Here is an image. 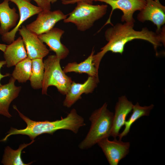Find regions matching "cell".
<instances>
[{"label":"cell","mask_w":165,"mask_h":165,"mask_svg":"<svg viewBox=\"0 0 165 165\" xmlns=\"http://www.w3.org/2000/svg\"><path fill=\"white\" fill-rule=\"evenodd\" d=\"M134 25L125 22L117 23L106 31L105 36L108 43L93 56V62L98 71L101 61L107 52L122 54L126 44L135 39H143L151 43L157 55V47L161 45V43L165 44V30L160 34L149 31L146 28L138 31L134 29Z\"/></svg>","instance_id":"cell-1"},{"label":"cell","mask_w":165,"mask_h":165,"mask_svg":"<svg viewBox=\"0 0 165 165\" xmlns=\"http://www.w3.org/2000/svg\"><path fill=\"white\" fill-rule=\"evenodd\" d=\"M13 108L18 112L20 117L27 124L26 127L17 129L11 127L7 134L0 141H6L8 138L13 135L22 134L28 136L31 140L37 136L44 133L52 134L59 130H67L77 134L79 129L86 125L83 118L78 115L76 110L73 108L64 118L54 121H36L32 120L20 112L15 105Z\"/></svg>","instance_id":"cell-2"},{"label":"cell","mask_w":165,"mask_h":165,"mask_svg":"<svg viewBox=\"0 0 165 165\" xmlns=\"http://www.w3.org/2000/svg\"><path fill=\"white\" fill-rule=\"evenodd\" d=\"M107 106L108 104L105 103L91 114L89 117L91 126L86 137L79 145L80 149L89 148L100 140L111 136L114 113L109 111Z\"/></svg>","instance_id":"cell-3"},{"label":"cell","mask_w":165,"mask_h":165,"mask_svg":"<svg viewBox=\"0 0 165 165\" xmlns=\"http://www.w3.org/2000/svg\"><path fill=\"white\" fill-rule=\"evenodd\" d=\"M77 3L75 9L63 21L65 23L74 24L78 30L81 31L90 28L95 22L103 17L108 8L107 5H94L83 2Z\"/></svg>","instance_id":"cell-4"},{"label":"cell","mask_w":165,"mask_h":165,"mask_svg":"<svg viewBox=\"0 0 165 165\" xmlns=\"http://www.w3.org/2000/svg\"><path fill=\"white\" fill-rule=\"evenodd\" d=\"M61 60L55 55H49L43 61L44 66V75L42 93L47 95L49 86H55L58 91L63 95L68 92L73 81L62 69Z\"/></svg>","instance_id":"cell-5"},{"label":"cell","mask_w":165,"mask_h":165,"mask_svg":"<svg viewBox=\"0 0 165 165\" xmlns=\"http://www.w3.org/2000/svg\"><path fill=\"white\" fill-rule=\"evenodd\" d=\"M94 1L104 2L110 5L112 8L108 20L99 31L107 24H110L113 25L111 22V18L113 11L116 9H119L123 12L121 18L122 22L134 24L135 20L133 17L134 13L137 10H141L146 4L145 0H94Z\"/></svg>","instance_id":"cell-6"},{"label":"cell","mask_w":165,"mask_h":165,"mask_svg":"<svg viewBox=\"0 0 165 165\" xmlns=\"http://www.w3.org/2000/svg\"><path fill=\"white\" fill-rule=\"evenodd\" d=\"M67 16L60 10H42L38 14L35 20L26 27L30 31L38 35L50 31L57 22L66 19Z\"/></svg>","instance_id":"cell-7"},{"label":"cell","mask_w":165,"mask_h":165,"mask_svg":"<svg viewBox=\"0 0 165 165\" xmlns=\"http://www.w3.org/2000/svg\"><path fill=\"white\" fill-rule=\"evenodd\" d=\"M97 144L110 165H118L129 152L130 143L123 142L121 140L114 138L110 141L107 138L100 140Z\"/></svg>","instance_id":"cell-8"},{"label":"cell","mask_w":165,"mask_h":165,"mask_svg":"<svg viewBox=\"0 0 165 165\" xmlns=\"http://www.w3.org/2000/svg\"><path fill=\"white\" fill-rule=\"evenodd\" d=\"M146 5L137 16L141 22L150 21L157 27L156 33H160L164 29L161 27L165 23V7L159 0H145Z\"/></svg>","instance_id":"cell-9"},{"label":"cell","mask_w":165,"mask_h":165,"mask_svg":"<svg viewBox=\"0 0 165 165\" xmlns=\"http://www.w3.org/2000/svg\"><path fill=\"white\" fill-rule=\"evenodd\" d=\"M17 6L19 12V22L11 31L2 35V41L9 44L15 40L16 34L20 26L31 16L38 14L43 10L38 6H35L31 2V0H9Z\"/></svg>","instance_id":"cell-10"},{"label":"cell","mask_w":165,"mask_h":165,"mask_svg":"<svg viewBox=\"0 0 165 165\" xmlns=\"http://www.w3.org/2000/svg\"><path fill=\"white\" fill-rule=\"evenodd\" d=\"M27 51L28 57L33 60L42 58L46 56L49 50L38 38L23 25L18 30Z\"/></svg>","instance_id":"cell-11"},{"label":"cell","mask_w":165,"mask_h":165,"mask_svg":"<svg viewBox=\"0 0 165 165\" xmlns=\"http://www.w3.org/2000/svg\"><path fill=\"white\" fill-rule=\"evenodd\" d=\"M99 82V78L92 76H89L87 79L82 83L73 81L65 95L63 105L68 108L71 107L78 100L81 98L82 94L92 93Z\"/></svg>","instance_id":"cell-12"},{"label":"cell","mask_w":165,"mask_h":165,"mask_svg":"<svg viewBox=\"0 0 165 165\" xmlns=\"http://www.w3.org/2000/svg\"><path fill=\"white\" fill-rule=\"evenodd\" d=\"M64 31L58 28H53L48 32L38 35L43 43L49 47L50 50L54 52L61 60L65 58L69 53L68 49L61 42Z\"/></svg>","instance_id":"cell-13"},{"label":"cell","mask_w":165,"mask_h":165,"mask_svg":"<svg viewBox=\"0 0 165 165\" xmlns=\"http://www.w3.org/2000/svg\"><path fill=\"white\" fill-rule=\"evenodd\" d=\"M133 105L132 102L128 100L125 96L119 98L115 106L111 135L114 138L118 136L119 131L124 125L126 117L132 111Z\"/></svg>","instance_id":"cell-14"},{"label":"cell","mask_w":165,"mask_h":165,"mask_svg":"<svg viewBox=\"0 0 165 165\" xmlns=\"http://www.w3.org/2000/svg\"><path fill=\"white\" fill-rule=\"evenodd\" d=\"M15 81L11 76L8 83L0 86V115L9 118L12 117L9 111V105L18 96L21 88L15 85Z\"/></svg>","instance_id":"cell-15"},{"label":"cell","mask_w":165,"mask_h":165,"mask_svg":"<svg viewBox=\"0 0 165 165\" xmlns=\"http://www.w3.org/2000/svg\"><path fill=\"white\" fill-rule=\"evenodd\" d=\"M3 53L6 64L8 68L15 66L28 57L27 52L21 37L7 45Z\"/></svg>","instance_id":"cell-16"},{"label":"cell","mask_w":165,"mask_h":165,"mask_svg":"<svg viewBox=\"0 0 165 165\" xmlns=\"http://www.w3.org/2000/svg\"><path fill=\"white\" fill-rule=\"evenodd\" d=\"M9 0H4L0 3V34L2 35L14 28L19 19V14L16 9L11 8L9 5Z\"/></svg>","instance_id":"cell-17"},{"label":"cell","mask_w":165,"mask_h":165,"mask_svg":"<svg viewBox=\"0 0 165 165\" xmlns=\"http://www.w3.org/2000/svg\"><path fill=\"white\" fill-rule=\"evenodd\" d=\"M94 52L93 49L88 57L80 63L74 62L68 63L64 68V72L65 73L72 72L79 74L86 73L89 76H95L99 78L98 71L93 62Z\"/></svg>","instance_id":"cell-18"},{"label":"cell","mask_w":165,"mask_h":165,"mask_svg":"<svg viewBox=\"0 0 165 165\" xmlns=\"http://www.w3.org/2000/svg\"><path fill=\"white\" fill-rule=\"evenodd\" d=\"M154 107L153 104L148 106H141L138 102L134 105L132 113L129 119L126 121L124 125V129L118 136L119 139L121 140L123 137L128 134L132 125L138 119L143 116H149L150 111Z\"/></svg>","instance_id":"cell-19"},{"label":"cell","mask_w":165,"mask_h":165,"mask_svg":"<svg viewBox=\"0 0 165 165\" xmlns=\"http://www.w3.org/2000/svg\"><path fill=\"white\" fill-rule=\"evenodd\" d=\"M35 140L28 144L20 145L19 148L14 150L9 146L6 147L4 151V153L1 163L5 165H28L31 164L33 162L29 163H25L21 158V153L23 149L33 143Z\"/></svg>","instance_id":"cell-20"},{"label":"cell","mask_w":165,"mask_h":165,"mask_svg":"<svg viewBox=\"0 0 165 165\" xmlns=\"http://www.w3.org/2000/svg\"><path fill=\"white\" fill-rule=\"evenodd\" d=\"M32 73V61L27 57L15 65L12 76L20 83L29 80Z\"/></svg>","instance_id":"cell-21"},{"label":"cell","mask_w":165,"mask_h":165,"mask_svg":"<svg viewBox=\"0 0 165 165\" xmlns=\"http://www.w3.org/2000/svg\"><path fill=\"white\" fill-rule=\"evenodd\" d=\"M32 61V73L29 80L31 87L34 89L42 88L44 75V66L42 58Z\"/></svg>","instance_id":"cell-22"},{"label":"cell","mask_w":165,"mask_h":165,"mask_svg":"<svg viewBox=\"0 0 165 165\" xmlns=\"http://www.w3.org/2000/svg\"><path fill=\"white\" fill-rule=\"evenodd\" d=\"M43 10H50L51 4L47 0H33Z\"/></svg>","instance_id":"cell-23"},{"label":"cell","mask_w":165,"mask_h":165,"mask_svg":"<svg viewBox=\"0 0 165 165\" xmlns=\"http://www.w3.org/2000/svg\"><path fill=\"white\" fill-rule=\"evenodd\" d=\"M80 2H83L91 4H93L91 0H61L62 3L65 5L74 4Z\"/></svg>","instance_id":"cell-24"},{"label":"cell","mask_w":165,"mask_h":165,"mask_svg":"<svg viewBox=\"0 0 165 165\" xmlns=\"http://www.w3.org/2000/svg\"><path fill=\"white\" fill-rule=\"evenodd\" d=\"M6 64V62L5 61H0V70L2 67L4 65ZM10 75L9 73H6L5 75L2 74L0 72V86L2 85L0 83L1 79L6 77L9 76Z\"/></svg>","instance_id":"cell-25"},{"label":"cell","mask_w":165,"mask_h":165,"mask_svg":"<svg viewBox=\"0 0 165 165\" xmlns=\"http://www.w3.org/2000/svg\"><path fill=\"white\" fill-rule=\"evenodd\" d=\"M6 46L7 45L5 44H0V50L4 52L5 50Z\"/></svg>","instance_id":"cell-26"},{"label":"cell","mask_w":165,"mask_h":165,"mask_svg":"<svg viewBox=\"0 0 165 165\" xmlns=\"http://www.w3.org/2000/svg\"><path fill=\"white\" fill-rule=\"evenodd\" d=\"M50 3H51L53 4L56 2L57 1V0H47Z\"/></svg>","instance_id":"cell-27"},{"label":"cell","mask_w":165,"mask_h":165,"mask_svg":"<svg viewBox=\"0 0 165 165\" xmlns=\"http://www.w3.org/2000/svg\"><path fill=\"white\" fill-rule=\"evenodd\" d=\"M94 0H91V1L93 2V1H94Z\"/></svg>","instance_id":"cell-28"}]
</instances>
